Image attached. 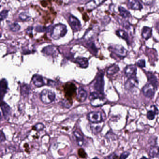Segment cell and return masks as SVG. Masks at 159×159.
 <instances>
[{
  "label": "cell",
  "instance_id": "1",
  "mask_svg": "<svg viewBox=\"0 0 159 159\" xmlns=\"http://www.w3.org/2000/svg\"><path fill=\"white\" fill-rule=\"evenodd\" d=\"M67 32L65 25L58 23L53 27L51 37L54 40H58L64 37Z\"/></svg>",
  "mask_w": 159,
  "mask_h": 159
},
{
  "label": "cell",
  "instance_id": "2",
  "mask_svg": "<svg viewBox=\"0 0 159 159\" xmlns=\"http://www.w3.org/2000/svg\"><path fill=\"white\" fill-rule=\"evenodd\" d=\"M89 99L91 105L94 107L101 106L105 102L103 94L98 92H92L90 95Z\"/></svg>",
  "mask_w": 159,
  "mask_h": 159
},
{
  "label": "cell",
  "instance_id": "3",
  "mask_svg": "<svg viewBox=\"0 0 159 159\" xmlns=\"http://www.w3.org/2000/svg\"><path fill=\"white\" fill-rule=\"evenodd\" d=\"M41 100L43 103L49 104L52 103L55 99L56 94L50 90L44 89L41 93Z\"/></svg>",
  "mask_w": 159,
  "mask_h": 159
},
{
  "label": "cell",
  "instance_id": "4",
  "mask_svg": "<svg viewBox=\"0 0 159 159\" xmlns=\"http://www.w3.org/2000/svg\"><path fill=\"white\" fill-rule=\"evenodd\" d=\"M94 89L99 93H104V74L101 73L98 75L94 84Z\"/></svg>",
  "mask_w": 159,
  "mask_h": 159
},
{
  "label": "cell",
  "instance_id": "5",
  "mask_svg": "<svg viewBox=\"0 0 159 159\" xmlns=\"http://www.w3.org/2000/svg\"><path fill=\"white\" fill-rule=\"evenodd\" d=\"M110 50L117 56L121 58L125 57L127 54L126 49L120 45H115L111 47Z\"/></svg>",
  "mask_w": 159,
  "mask_h": 159
},
{
  "label": "cell",
  "instance_id": "6",
  "mask_svg": "<svg viewBox=\"0 0 159 159\" xmlns=\"http://www.w3.org/2000/svg\"><path fill=\"white\" fill-rule=\"evenodd\" d=\"M87 119L93 123H101L102 121L101 113L99 111H92L87 115Z\"/></svg>",
  "mask_w": 159,
  "mask_h": 159
},
{
  "label": "cell",
  "instance_id": "7",
  "mask_svg": "<svg viewBox=\"0 0 159 159\" xmlns=\"http://www.w3.org/2000/svg\"><path fill=\"white\" fill-rule=\"evenodd\" d=\"M156 89L154 86H153L152 84H147L142 89V92L145 97L151 98L154 96Z\"/></svg>",
  "mask_w": 159,
  "mask_h": 159
},
{
  "label": "cell",
  "instance_id": "8",
  "mask_svg": "<svg viewBox=\"0 0 159 159\" xmlns=\"http://www.w3.org/2000/svg\"><path fill=\"white\" fill-rule=\"evenodd\" d=\"M69 21L71 27L74 31H79L81 28V23L77 18L73 15H70L69 17Z\"/></svg>",
  "mask_w": 159,
  "mask_h": 159
},
{
  "label": "cell",
  "instance_id": "9",
  "mask_svg": "<svg viewBox=\"0 0 159 159\" xmlns=\"http://www.w3.org/2000/svg\"><path fill=\"white\" fill-rule=\"evenodd\" d=\"M137 67L134 65H129L126 68L125 74L128 78L136 77Z\"/></svg>",
  "mask_w": 159,
  "mask_h": 159
},
{
  "label": "cell",
  "instance_id": "10",
  "mask_svg": "<svg viewBox=\"0 0 159 159\" xmlns=\"http://www.w3.org/2000/svg\"><path fill=\"white\" fill-rule=\"evenodd\" d=\"M139 81L136 77L128 78L125 83V88L127 90H131L138 86Z\"/></svg>",
  "mask_w": 159,
  "mask_h": 159
},
{
  "label": "cell",
  "instance_id": "11",
  "mask_svg": "<svg viewBox=\"0 0 159 159\" xmlns=\"http://www.w3.org/2000/svg\"><path fill=\"white\" fill-rule=\"evenodd\" d=\"M128 7L131 10H141L143 9V6L140 1L136 0H130L127 3Z\"/></svg>",
  "mask_w": 159,
  "mask_h": 159
},
{
  "label": "cell",
  "instance_id": "12",
  "mask_svg": "<svg viewBox=\"0 0 159 159\" xmlns=\"http://www.w3.org/2000/svg\"><path fill=\"white\" fill-rule=\"evenodd\" d=\"M42 52L47 55L56 56L58 55V50L54 46H48L43 48Z\"/></svg>",
  "mask_w": 159,
  "mask_h": 159
},
{
  "label": "cell",
  "instance_id": "13",
  "mask_svg": "<svg viewBox=\"0 0 159 159\" xmlns=\"http://www.w3.org/2000/svg\"><path fill=\"white\" fill-rule=\"evenodd\" d=\"M32 80L34 84L37 87H41L45 84L43 77L38 74L34 75L32 77Z\"/></svg>",
  "mask_w": 159,
  "mask_h": 159
},
{
  "label": "cell",
  "instance_id": "14",
  "mask_svg": "<svg viewBox=\"0 0 159 159\" xmlns=\"http://www.w3.org/2000/svg\"><path fill=\"white\" fill-rule=\"evenodd\" d=\"M87 97V92L86 91L82 88L80 87L78 90L77 99L80 102H83L86 101Z\"/></svg>",
  "mask_w": 159,
  "mask_h": 159
},
{
  "label": "cell",
  "instance_id": "15",
  "mask_svg": "<svg viewBox=\"0 0 159 159\" xmlns=\"http://www.w3.org/2000/svg\"><path fill=\"white\" fill-rule=\"evenodd\" d=\"M1 107L3 116L5 119H7V118L9 117L11 113V108L6 103L3 101L1 102Z\"/></svg>",
  "mask_w": 159,
  "mask_h": 159
},
{
  "label": "cell",
  "instance_id": "16",
  "mask_svg": "<svg viewBox=\"0 0 159 159\" xmlns=\"http://www.w3.org/2000/svg\"><path fill=\"white\" fill-rule=\"evenodd\" d=\"M7 82L6 80L3 78L0 83V96L3 99L5 94L7 93Z\"/></svg>",
  "mask_w": 159,
  "mask_h": 159
},
{
  "label": "cell",
  "instance_id": "17",
  "mask_svg": "<svg viewBox=\"0 0 159 159\" xmlns=\"http://www.w3.org/2000/svg\"><path fill=\"white\" fill-rule=\"evenodd\" d=\"M103 1H92L86 4V7L88 10H92L95 9L97 7L101 5L102 3H104Z\"/></svg>",
  "mask_w": 159,
  "mask_h": 159
},
{
  "label": "cell",
  "instance_id": "18",
  "mask_svg": "<svg viewBox=\"0 0 159 159\" xmlns=\"http://www.w3.org/2000/svg\"><path fill=\"white\" fill-rule=\"evenodd\" d=\"M152 29L149 27H144L142 29V36L143 38L147 40L152 36Z\"/></svg>",
  "mask_w": 159,
  "mask_h": 159
},
{
  "label": "cell",
  "instance_id": "19",
  "mask_svg": "<svg viewBox=\"0 0 159 159\" xmlns=\"http://www.w3.org/2000/svg\"><path fill=\"white\" fill-rule=\"evenodd\" d=\"M147 76L148 77V81L150 82V84H152L153 86H154L155 88H156L157 86V80L156 76L152 73L149 72H147Z\"/></svg>",
  "mask_w": 159,
  "mask_h": 159
},
{
  "label": "cell",
  "instance_id": "20",
  "mask_svg": "<svg viewBox=\"0 0 159 159\" xmlns=\"http://www.w3.org/2000/svg\"><path fill=\"white\" fill-rule=\"evenodd\" d=\"M76 62L82 68H86L88 66V61L87 59L86 58H77L76 59Z\"/></svg>",
  "mask_w": 159,
  "mask_h": 159
},
{
  "label": "cell",
  "instance_id": "21",
  "mask_svg": "<svg viewBox=\"0 0 159 159\" xmlns=\"http://www.w3.org/2000/svg\"><path fill=\"white\" fill-rule=\"evenodd\" d=\"M73 133L74 136L76 137V140L78 145L80 146H82L84 141V137L82 133L77 130L74 132Z\"/></svg>",
  "mask_w": 159,
  "mask_h": 159
},
{
  "label": "cell",
  "instance_id": "22",
  "mask_svg": "<svg viewBox=\"0 0 159 159\" xmlns=\"http://www.w3.org/2000/svg\"><path fill=\"white\" fill-rule=\"evenodd\" d=\"M120 68L117 65H113L108 69L107 73L108 75H113L117 73L119 71Z\"/></svg>",
  "mask_w": 159,
  "mask_h": 159
},
{
  "label": "cell",
  "instance_id": "23",
  "mask_svg": "<svg viewBox=\"0 0 159 159\" xmlns=\"http://www.w3.org/2000/svg\"><path fill=\"white\" fill-rule=\"evenodd\" d=\"M159 155V147H153L151 148L149 151V156L151 158H155Z\"/></svg>",
  "mask_w": 159,
  "mask_h": 159
},
{
  "label": "cell",
  "instance_id": "24",
  "mask_svg": "<svg viewBox=\"0 0 159 159\" xmlns=\"http://www.w3.org/2000/svg\"><path fill=\"white\" fill-rule=\"evenodd\" d=\"M116 34L118 37H120L128 42L129 40L128 35L123 30H118L116 31Z\"/></svg>",
  "mask_w": 159,
  "mask_h": 159
},
{
  "label": "cell",
  "instance_id": "25",
  "mask_svg": "<svg viewBox=\"0 0 159 159\" xmlns=\"http://www.w3.org/2000/svg\"><path fill=\"white\" fill-rule=\"evenodd\" d=\"M30 88L28 84H25L21 86V91L22 95L24 97H26L29 92Z\"/></svg>",
  "mask_w": 159,
  "mask_h": 159
},
{
  "label": "cell",
  "instance_id": "26",
  "mask_svg": "<svg viewBox=\"0 0 159 159\" xmlns=\"http://www.w3.org/2000/svg\"><path fill=\"white\" fill-rule=\"evenodd\" d=\"M119 12L120 13V15L121 16H122L123 18H127L130 16V12L128 10L125 9L124 7H122L120 6L119 7Z\"/></svg>",
  "mask_w": 159,
  "mask_h": 159
},
{
  "label": "cell",
  "instance_id": "27",
  "mask_svg": "<svg viewBox=\"0 0 159 159\" xmlns=\"http://www.w3.org/2000/svg\"><path fill=\"white\" fill-rule=\"evenodd\" d=\"M100 123H93L92 126H91L92 131L93 132H99L101 130L102 127L101 125H100Z\"/></svg>",
  "mask_w": 159,
  "mask_h": 159
},
{
  "label": "cell",
  "instance_id": "28",
  "mask_svg": "<svg viewBox=\"0 0 159 159\" xmlns=\"http://www.w3.org/2000/svg\"><path fill=\"white\" fill-rule=\"evenodd\" d=\"M20 28H21V27H20L18 23H16V22L12 23L10 26V29L13 32L18 31H19Z\"/></svg>",
  "mask_w": 159,
  "mask_h": 159
},
{
  "label": "cell",
  "instance_id": "29",
  "mask_svg": "<svg viewBox=\"0 0 159 159\" xmlns=\"http://www.w3.org/2000/svg\"><path fill=\"white\" fill-rule=\"evenodd\" d=\"M19 17L20 19L22 21H28L31 20V17L25 12L21 13L20 14Z\"/></svg>",
  "mask_w": 159,
  "mask_h": 159
},
{
  "label": "cell",
  "instance_id": "30",
  "mask_svg": "<svg viewBox=\"0 0 159 159\" xmlns=\"http://www.w3.org/2000/svg\"><path fill=\"white\" fill-rule=\"evenodd\" d=\"M44 128V125L41 123H39L37 124L36 125H35L32 129H33V130L39 132V131H42Z\"/></svg>",
  "mask_w": 159,
  "mask_h": 159
},
{
  "label": "cell",
  "instance_id": "31",
  "mask_svg": "<svg viewBox=\"0 0 159 159\" xmlns=\"http://www.w3.org/2000/svg\"><path fill=\"white\" fill-rule=\"evenodd\" d=\"M156 114V111H154L151 110L149 111L147 114V117L150 120H153L154 119Z\"/></svg>",
  "mask_w": 159,
  "mask_h": 159
},
{
  "label": "cell",
  "instance_id": "32",
  "mask_svg": "<svg viewBox=\"0 0 159 159\" xmlns=\"http://www.w3.org/2000/svg\"><path fill=\"white\" fill-rule=\"evenodd\" d=\"M8 13L9 11L7 10H3L1 13V21H2L5 19L6 18L7 16H8Z\"/></svg>",
  "mask_w": 159,
  "mask_h": 159
},
{
  "label": "cell",
  "instance_id": "33",
  "mask_svg": "<svg viewBox=\"0 0 159 159\" xmlns=\"http://www.w3.org/2000/svg\"><path fill=\"white\" fill-rule=\"evenodd\" d=\"M78 156L82 158H86V153L83 148H80L78 150Z\"/></svg>",
  "mask_w": 159,
  "mask_h": 159
},
{
  "label": "cell",
  "instance_id": "34",
  "mask_svg": "<svg viewBox=\"0 0 159 159\" xmlns=\"http://www.w3.org/2000/svg\"><path fill=\"white\" fill-rule=\"evenodd\" d=\"M137 65L141 68H144L146 66V61L144 59H141L137 62Z\"/></svg>",
  "mask_w": 159,
  "mask_h": 159
},
{
  "label": "cell",
  "instance_id": "35",
  "mask_svg": "<svg viewBox=\"0 0 159 159\" xmlns=\"http://www.w3.org/2000/svg\"><path fill=\"white\" fill-rule=\"evenodd\" d=\"M62 105L66 108H70L72 105V103L68 100H64L62 102Z\"/></svg>",
  "mask_w": 159,
  "mask_h": 159
},
{
  "label": "cell",
  "instance_id": "36",
  "mask_svg": "<svg viewBox=\"0 0 159 159\" xmlns=\"http://www.w3.org/2000/svg\"><path fill=\"white\" fill-rule=\"evenodd\" d=\"M46 31V27L42 26H37L36 27V31L37 32H43Z\"/></svg>",
  "mask_w": 159,
  "mask_h": 159
},
{
  "label": "cell",
  "instance_id": "37",
  "mask_svg": "<svg viewBox=\"0 0 159 159\" xmlns=\"http://www.w3.org/2000/svg\"><path fill=\"white\" fill-rule=\"evenodd\" d=\"M89 46V48L92 49V50L94 53H97V52H98V50H97V48L96 47L95 44H94L93 43H90Z\"/></svg>",
  "mask_w": 159,
  "mask_h": 159
},
{
  "label": "cell",
  "instance_id": "38",
  "mask_svg": "<svg viewBox=\"0 0 159 159\" xmlns=\"http://www.w3.org/2000/svg\"><path fill=\"white\" fill-rule=\"evenodd\" d=\"M130 154V153L128 152H124L121 154L120 159H126L127 157Z\"/></svg>",
  "mask_w": 159,
  "mask_h": 159
},
{
  "label": "cell",
  "instance_id": "39",
  "mask_svg": "<svg viewBox=\"0 0 159 159\" xmlns=\"http://www.w3.org/2000/svg\"><path fill=\"white\" fill-rule=\"evenodd\" d=\"M117 156L115 154H112L109 155V156L106 157L105 159H117Z\"/></svg>",
  "mask_w": 159,
  "mask_h": 159
},
{
  "label": "cell",
  "instance_id": "40",
  "mask_svg": "<svg viewBox=\"0 0 159 159\" xmlns=\"http://www.w3.org/2000/svg\"><path fill=\"white\" fill-rule=\"evenodd\" d=\"M1 137H0V140H1V142H4L6 140V137H5L4 133L3 132V131H1V135H0Z\"/></svg>",
  "mask_w": 159,
  "mask_h": 159
},
{
  "label": "cell",
  "instance_id": "41",
  "mask_svg": "<svg viewBox=\"0 0 159 159\" xmlns=\"http://www.w3.org/2000/svg\"><path fill=\"white\" fill-rule=\"evenodd\" d=\"M142 3L146 5H150L154 2L152 1H142Z\"/></svg>",
  "mask_w": 159,
  "mask_h": 159
},
{
  "label": "cell",
  "instance_id": "42",
  "mask_svg": "<svg viewBox=\"0 0 159 159\" xmlns=\"http://www.w3.org/2000/svg\"><path fill=\"white\" fill-rule=\"evenodd\" d=\"M32 27H29L27 29V33L29 34L32 33Z\"/></svg>",
  "mask_w": 159,
  "mask_h": 159
},
{
  "label": "cell",
  "instance_id": "43",
  "mask_svg": "<svg viewBox=\"0 0 159 159\" xmlns=\"http://www.w3.org/2000/svg\"><path fill=\"white\" fill-rule=\"evenodd\" d=\"M141 159H148V158H147V157L145 156L142 157V158H141Z\"/></svg>",
  "mask_w": 159,
  "mask_h": 159
},
{
  "label": "cell",
  "instance_id": "44",
  "mask_svg": "<svg viewBox=\"0 0 159 159\" xmlns=\"http://www.w3.org/2000/svg\"><path fill=\"white\" fill-rule=\"evenodd\" d=\"M92 159H98V157H94V158H93Z\"/></svg>",
  "mask_w": 159,
  "mask_h": 159
}]
</instances>
